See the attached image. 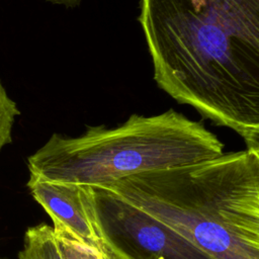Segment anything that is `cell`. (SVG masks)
Here are the masks:
<instances>
[{
	"instance_id": "1",
	"label": "cell",
	"mask_w": 259,
	"mask_h": 259,
	"mask_svg": "<svg viewBox=\"0 0 259 259\" xmlns=\"http://www.w3.org/2000/svg\"><path fill=\"white\" fill-rule=\"evenodd\" d=\"M158 86L259 153V0H141Z\"/></svg>"
},
{
	"instance_id": "2",
	"label": "cell",
	"mask_w": 259,
	"mask_h": 259,
	"mask_svg": "<svg viewBox=\"0 0 259 259\" xmlns=\"http://www.w3.org/2000/svg\"><path fill=\"white\" fill-rule=\"evenodd\" d=\"M103 188L214 259H259V153L147 171Z\"/></svg>"
},
{
	"instance_id": "3",
	"label": "cell",
	"mask_w": 259,
	"mask_h": 259,
	"mask_svg": "<svg viewBox=\"0 0 259 259\" xmlns=\"http://www.w3.org/2000/svg\"><path fill=\"white\" fill-rule=\"evenodd\" d=\"M223 150L200 121L168 109L133 114L111 128L87 125L76 138L53 134L27 165L30 176L40 180L105 187L131 175L212 159Z\"/></svg>"
},
{
	"instance_id": "4",
	"label": "cell",
	"mask_w": 259,
	"mask_h": 259,
	"mask_svg": "<svg viewBox=\"0 0 259 259\" xmlns=\"http://www.w3.org/2000/svg\"><path fill=\"white\" fill-rule=\"evenodd\" d=\"M101 234L115 259H214L179 233L117 197L92 187Z\"/></svg>"
},
{
	"instance_id": "5",
	"label": "cell",
	"mask_w": 259,
	"mask_h": 259,
	"mask_svg": "<svg viewBox=\"0 0 259 259\" xmlns=\"http://www.w3.org/2000/svg\"><path fill=\"white\" fill-rule=\"evenodd\" d=\"M27 187L35 201L51 217L55 234L72 239L105 259H115L101 234L95 215L92 187L45 181L32 176H29Z\"/></svg>"
},
{
	"instance_id": "6",
	"label": "cell",
	"mask_w": 259,
	"mask_h": 259,
	"mask_svg": "<svg viewBox=\"0 0 259 259\" xmlns=\"http://www.w3.org/2000/svg\"><path fill=\"white\" fill-rule=\"evenodd\" d=\"M19 259H62L52 227L39 224L26 230Z\"/></svg>"
},
{
	"instance_id": "7",
	"label": "cell",
	"mask_w": 259,
	"mask_h": 259,
	"mask_svg": "<svg viewBox=\"0 0 259 259\" xmlns=\"http://www.w3.org/2000/svg\"><path fill=\"white\" fill-rule=\"evenodd\" d=\"M18 114L16 103L8 96L0 82V150L11 142L13 123Z\"/></svg>"
},
{
	"instance_id": "8",
	"label": "cell",
	"mask_w": 259,
	"mask_h": 259,
	"mask_svg": "<svg viewBox=\"0 0 259 259\" xmlns=\"http://www.w3.org/2000/svg\"><path fill=\"white\" fill-rule=\"evenodd\" d=\"M54 236L62 259H105L99 253L72 239L55 233Z\"/></svg>"
},
{
	"instance_id": "9",
	"label": "cell",
	"mask_w": 259,
	"mask_h": 259,
	"mask_svg": "<svg viewBox=\"0 0 259 259\" xmlns=\"http://www.w3.org/2000/svg\"><path fill=\"white\" fill-rule=\"evenodd\" d=\"M47 2H51L53 4L58 5H64L66 7H75L78 4H80L81 0H45Z\"/></svg>"
},
{
	"instance_id": "10",
	"label": "cell",
	"mask_w": 259,
	"mask_h": 259,
	"mask_svg": "<svg viewBox=\"0 0 259 259\" xmlns=\"http://www.w3.org/2000/svg\"><path fill=\"white\" fill-rule=\"evenodd\" d=\"M0 259H6V258H0Z\"/></svg>"
}]
</instances>
